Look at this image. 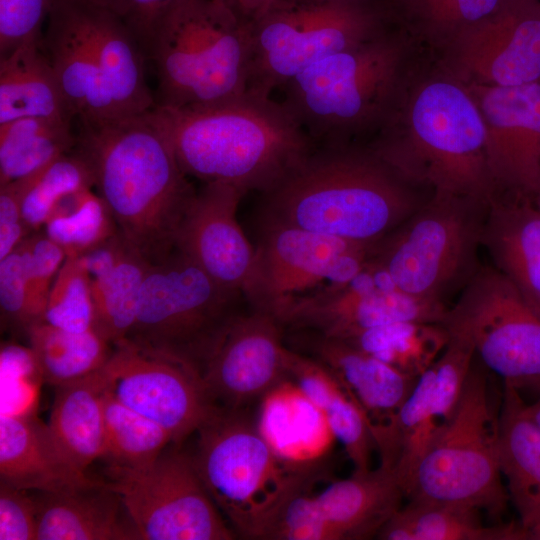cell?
I'll return each instance as SVG.
<instances>
[{"mask_svg":"<svg viewBox=\"0 0 540 540\" xmlns=\"http://www.w3.org/2000/svg\"><path fill=\"white\" fill-rule=\"evenodd\" d=\"M76 151L126 242L150 263L170 255L195 189L182 171L160 115L79 123Z\"/></svg>","mask_w":540,"mask_h":540,"instance_id":"cell-1","label":"cell"},{"mask_svg":"<svg viewBox=\"0 0 540 540\" xmlns=\"http://www.w3.org/2000/svg\"><path fill=\"white\" fill-rule=\"evenodd\" d=\"M414 185L368 144L316 145L262 193L264 222L375 245L420 207Z\"/></svg>","mask_w":540,"mask_h":540,"instance_id":"cell-2","label":"cell"},{"mask_svg":"<svg viewBox=\"0 0 540 540\" xmlns=\"http://www.w3.org/2000/svg\"><path fill=\"white\" fill-rule=\"evenodd\" d=\"M433 195L488 203L496 185L482 115L464 84L440 70L413 81L368 144Z\"/></svg>","mask_w":540,"mask_h":540,"instance_id":"cell-3","label":"cell"},{"mask_svg":"<svg viewBox=\"0 0 540 540\" xmlns=\"http://www.w3.org/2000/svg\"><path fill=\"white\" fill-rule=\"evenodd\" d=\"M182 171L264 193L316 147L281 101L246 91L191 109L155 106Z\"/></svg>","mask_w":540,"mask_h":540,"instance_id":"cell-4","label":"cell"},{"mask_svg":"<svg viewBox=\"0 0 540 540\" xmlns=\"http://www.w3.org/2000/svg\"><path fill=\"white\" fill-rule=\"evenodd\" d=\"M42 45L79 123H100L156 106L141 45L98 0H55Z\"/></svg>","mask_w":540,"mask_h":540,"instance_id":"cell-5","label":"cell"},{"mask_svg":"<svg viewBox=\"0 0 540 540\" xmlns=\"http://www.w3.org/2000/svg\"><path fill=\"white\" fill-rule=\"evenodd\" d=\"M413 38L397 23L291 79L282 102L316 145L379 131L413 74Z\"/></svg>","mask_w":540,"mask_h":540,"instance_id":"cell-6","label":"cell"},{"mask_svg":"<svg viewBox=\"0 0 540 540\" xmlns=\"http://www.w3.org/2000/svg\"><path fill=\"white\" fill-rule=\"evenodd\" d=\"M145 54L157 74L156 106L223 103L247 91L250 24L228 0H180L155 27Z\"/></svg>","mask_w":540,"mask_h":540,"instance_id":"cell-7","label":"cell"},{"mask_svg":"<svg viewBox=\"0 0 540 540\" xmlns=\"http://www.w3.org/2000/svg\"><path fill=\"white\" fill-rule=\"evenodd\" d=\"M195 468L235 533L256 539L283 499L309 484V470L286 462L244 408L217 406L196 431Z\"/></svg>","mask_w":540,"mask_h":540,"instance_id":"cell-8","label":"cell"},{"mask_svg":"<svg viewBox=\"0 0 540 540\" xmlns=\"http://www.w3.org/2000/svg\"><path fill=\"white\" fill-rule=\"evenodd\" d=\"M245 299L174 250L151 263L138 301L134 325L126 338L141 350L195 370L204 368Z\"/></svg>","mask_w":540,"mask_h":540,"instance_id":"cell-9","label":"cell"},{"mask_svg":"<svg viewBox=\"0 0 540 540\" xmlns=\"http://www.w3.org/2000/svg\"><path fill=\"white\" fill-rule=\"evenodd\" d=\"M394 23L382 0H276L250 23L247 90L271 96L312 64Z\"/></svg>","mask_w":540,"mask_h":540,"instance_id":"cell-10","label":"cell"},{"mask_svg":"<svg viewBox=\"0 0 540 540\" xmlns=\"http://www.w3.org/2000/svg\"><path fill=\"white\" fill-rule=\"evenodd\" d=\"M407 498L473 507L495 517L504 512L509 496L502 483L499 417L479 369L472 367L453 414L419 463Z\"/></svg>","mask_w":540,"mask_h":540,"instance_id":"cell-11","label":"cell"},{"mask_svg":"<svg viewBox=\"0 0 540 540\" xmlns=\"http://www.w3.org/2000/svg\"><path fill=\"white\" fill-rule=\"evenodd\" d=\"M487 204L432 195L377 244L373 258L401 291L444 302L450 290L464 286L478 269L480 210Z\"/></svg>","mask_w":540,"mask_h":540,"instance_id":"cell-12","label":"cell"},{"mask_svg":"<svg viewBox=\"0 0 540 540\" xmlns=\"http://www.w3.org/2000/svg\"><path fill=\"white\" fill-rule=\"evenodd\" d=\"M442 324L504 382L540 388V316L496 268L475 271Z\"/></svg>","mask_w":540,"mask_h":540,"instance_id":"cell-13","label":"cell"},{"mask_svg":"<svg viewBox=\"0 0 540 540\" xmlns=\"http://www.w3.org/2000/svg\"><path fill=\"white\" fill-rule=\"evenodd\" d=\"M106 483L120 496L140 540H231L229 528L192 459L165 449L150 465H109Z\"/></svg>","mask_w":540,"mask_h":540,"instance_id":"cell-14","label":"cell"},{"mask_svg":"<svg viewBox=\"0 0 540 540\" xmlns=\"http://www.w3.org/2000/svg\"><path fill=\"white\" fill-rule=\"evenodd\" d=\"M376 245L264 222L245 300L251 308L278 318L292 301L315 292L317 286L349 282L371 259Z\"/></svg>","mask_w":540,"mask_h":540,"instance_id":"cell-15","label":"cell"},{"mask_svg":"<svg viewBox=\"0 0 540 540\" xmlns=\"http://www.w3.org/2000/svg\"><path fill=\"white\" fill-rule=\"evenodd\" d=\"M444 302L401 291L372 257L346 284L323 288L292 301L278 316L284 326L342 339L353 333L394 322L441 323Z\"/></svg>","mask_w":540,"mask_h":540,"instance_id":"cell-16","label":"cell"},{"mask_svg":"<svg viewBox=\"0 0 540 540\" xmlns=\"http://www.w3.org/2000/svg\"><path fill=\"white\" fill-rule=\"evenodd\" d=\"M106 390L154 421L179 444L216 409L203 379L186 365L145 352L124 339L101 369Z\"/></svg>","mask_w":540,"mask_h":540,"instance_id":"cell-17","label":"cell"},{"mask_svg":"<svg viewBox=\"0 0 540 540\" xmlns=\"http://www.w3.org/2000/svg\"><path fill=\"white\" fill-rule=\"evenodd\" d=\"M442 50L441 70L465 85L540 81V0H505Z\"/></svg>","mask_w":540,"mask_h":540,"instance_id":"cell-18","label":"cell"},{"mask_svg":"<svg viewBox=\"0 0 540 540\" xmlns=\"http://www.w3.org/2000/svg\"><path fill=\"white\" fill-rule=\"evenodd\" d=\"M282 328L275 316L258 309L237 316L202 373L216 406L244 408L288 380L290 349Z\"/></svg>","mask_w":540,"mask_h":540,"instance_id":"cell-19","label":"cell"},{"mask_svg":"<svg viewBox=\"0 0 540 540\" xmlns=\"http://www.w3.org/2000/svg\"><path fill=\"white\" fill-rule=\"evenodd\" d=\"M465 86L485 124L488 163L496 188L533 197L540 183V81Z\"/></svg>","mask_w":540,"mask_h":540,"instance_id":"cell-20","label":"cell"},{"mask_svg":"<svg viewBox=\"0 0 540 540\" xmlns=\"http://www.w3.org/2000/svg\"><path fill=\"white\" fill-rule=\"evenodd\" d=\"M304 344L365 414L382 466L398 458L397 417L419 377L399 371L347 342L308 331Z\"/></svg>","mask_w":540,"mask_h":540,"instance_id":"cell-21","label":"cell"},{"mask_svg":"<svg viewBox=\"0 0 540 540\" xmlns=\"http://www.w3.org/2000/svg\"><path fill=\"white\" fill-rule=\"evenodd\" d=\"M244 194L228 183H204L189 203L175 246L219 284L243 296L255 261V247L236 218Z\"/></svg>","mask_w":540,"mask_h":540,"instance_id":"cell-22","label":"cell"},{"mask_svg":"<svg viewBox=\"0 0 540 540\" xmlns=\"http://www.w3.org/2000/svg\"><path fill=\"white\" fill-rule=\"evenodd\" d=\"M59 445L48 424L32 412L1 413L0 482L42 493L96 484Z\"/></svg>","mask_w":540,"mask_h":540,"instance_id":"cell-23","label":"cell"},{"mask_svg":"<svg viewBox=\"0 0 540 540\" xmlns=\"http://www.w3.org/2000/svg\"><path fill=\"white\" fill-rule=\"evenodd\" d=\"M486 207L481 244L503 274L540 316V211L530 197L513 194Z\"/></svg>","mask_w":540,"mask_h":540,"instance_id":"cell-24","label":"cell"},{"mask_svg":"<svg viewBox=\"0 0 540 540\" xmlns=\"http://www.w3.org/2000/svg\"><path fill=\"white\" fill-rule=\"evenodd\" d=\"M81 256L90 279L94 329L114 345L126 339L134 325L151 263L119 231Z\"/></svg>","mask_w":540,"mask_h":540,"instance_id":"cell-25","label":"cell"},{"mask_svg":"<svg viewBox=\"0 0 540 540\" xmlns=\"http://www.w3.org/2000/svg\"><path fill=\"white\" fill-rule=\"evenodd\" d=\"M35 499L37 540H140L120 496L106 481L39 492Z\"/></svg>","mask_w":540,"mask_h":540,"instance_id":"cell-26","label":"cell"},{"mask_svg":"<svg viewBox=\"0 0 540 540\" xmlns=\"http://www.w3.org/2000/svg\"><path fill=\"white\" fill-rule=\"evenodd\" d=\"M405 497L394 469L380 465L335 481L315 496L337 540L377 537Z\"/></svg>","mask_w":540,"mask_h":540,"instance_id":"cell-27","label":"cell"},{"mask_svg":"<svg viewBox=\"0 0 540 540\" xmlns=\"http://www.w3.org/2000/svg\"><path fill=\"white\" fill-rule=\"evenodd\" d=\"M519 390L504 382L499 458L521 526L540 540V430L526 417Z\"/></svg>","mask_w":540,"mask_h":540,"instance_id":"cell-28","label":"cell"},{"mask_svg":"<svg viewBox=\"0 0 540 540\" xmlns=\"http://www.w3.org/2000/svg\"><path fill=\"white\" fill-rule=\"evenodd\" d=\"M42 40L0 57V124L25 117L75 119Z\"/></svg>","mask_w":540,"mask_h":540,"instance_id":"cell-29","label":"cell"},{"mask_svg":"<svg viewBox=\"0 0 540 540\" xmlns=\"http://www.w3.org/2000/svg\"><path fill=\"white\" fill-rule=\"evenodd\" d=\"M101 369L80 380L55 387L48 423L59 445L84 471L105 454L106 387Z\"/></svg>","mask_w":540,"mask_h":540,"instance_id":"cell-30","label":"cell"},{"mask_svg":"<svg viewBox=\"0 0 540 540\" xmlns=\"http://www.w3.org/2000/svg\"><path fill=\"white\" fill-rule=\"evenodd\" d=\"M479 509L409 500L381 528L382 540H526L520 523L485 526Z\"/></svg>","mask_w":540,"mask_h":540,"instance_id":"cell-31","label":"cell"},{"mask_svg":"<svg viewBox=\"0 0 540 540\" xmlns=\"http://www.w3.org/2000/svg\"><path fill=\"white\" fill-rule=\"evenodd\" d=\"M293 379L302 395L322 414L332 435L342 443L354 472L371 470L375 443L367 418L333 373L321 362L307 359L297 365Z\"/></svg>","mask_w":540,"mask_h":540,"instance_id":"cell-32","label":"cell"},{"mask_svg":"<svg viewBox=\"0 0 540 540\" xmlns=\"http://www.w3.org/2000/svg\"><path fill=\"white\" fill-rule=\"evenodd\" d=\"M26 335L42 380L54 387L97 372L113 351V344L95 329L71 332L41 321Z\"/></svg>","mask_w":540,"mask_h":540,"instance_id":"cell-33","label":"cell"},{"mask_svg":"<svg viewBox=\"0 0 540 540\" xmlns=\"http://www.w3.org/2000/svg\"><path fill=\"white\" fill-rule=\"evenodd\" d=\"M72 122L25 117L0 124V186L25 179L76 144Z\"/></svg>","mask_w":540,"mask_h":540,"instance_id":"cell-34","label":"cell"},{"mask_svg":"<svg viewBox=\"0 0 540 540\" xmlns=\"http://www.w3.org/2000/svg\"><path fill=\"white\" fill-rule=\"evenodd\" d=\"M340 340L403 373L420 377L444 350L449 333L441 323L403 321L365 329Z\"/></svg>","mask_w":540,"mask_h":540,"instance_id":"cell-35","label":"cell"},{"mask_svg":"<svg viewBox=\"0 0 540 540\" xmlns=\"http://www.w3.org/2000/svg\"><path fill=\"white\" fill-rule=\"evenodd\" d=\"M505 0H385L399 26L443 48L461 32L496 12Z\"/></svg>","mask_w":540,"mask_h":540,"instance_id":"cell-36","label":"cell"},{"mask_svg":"<svg viewBox=\"0 0 540 540\" xmlns=\"http://www.w3.org/2000/svg\"><path fill=\"white\" fill-rule=\"evenodd\" d=\"M42 230L66 256H80L102 244L119 230L94 188L62 198L50 213Z\"/></svg>","mask_w":540,"mask_h":540,"instance_id":"cell-37","label":"cell"},{"mask_svg":"<svg viewBox=\"0 0 540 540\" xmlns=\"http://www.w3.org/2000/svg\"><path fill=\"white\" fill-rule=\"evenodd\" d=\"M105 454L109 465L143 468L153 463L172 442L160 425L104 394Z\"/></svg>","mask_w":540,"mask_h":540,"instance_id":"cell-38","label":"cell"},{"mask_svg":"<svg viewBox=\"0 0 540 540\" xmlns=\"http://www.w3.org/2000/svg\"><path fill=\"white\" fill-rule=\"evenodd\" d=\"M23 217L33 233L42 230L57 203L73 192L94 188L91 170L74 149L30 177L14 182Z\"/></svg>","mask_w":540,"mask_h":540,"instance_id":"cell-39","label":"cell"},{"mask_svg":"<svg viewBox=\"0 0 540 540\" xmlns=\"http://www.w3.org/2000/svg\"><path fill=\"white\" fill-rule=\"evenodd\" d=\"M433 364L418 378L397 417L398 458L394 471L408 497L416 470L441 424L432 411Z\"/></svg>","mask_w":540,"mask_h":540,"instance_id":"cell-40","label":"cell"},{"mask_svg":"<svg viewBox=\"0 0 540 540\" xmlns=\"http://www.w3.org/2000/svg\"><path fill=\"white\" fill-rule=\"evenodd\" d=\"M43 321L71 332L94 329L89 275L82 256H66L47 300Z\"/></svg>","mask_w":540,"mask_h":540,"instance_id":"cell-41","label":"cell"},{"mask_svg":"<svg viewBox=\"0 0 540 540\" xmlns=\"http://www.w3.org/2000/svg\"><path fill=\"white\" fill-rule=\"evenodd\" d=\"M305 485L286 496L260 529L256 539L337 540L315 496Z\"/></svg>","mask_w":540,"mask_h":540,"instance_id":"cell-42","label":"cell"},{"mask_svg":"<svg viewBox=\"0 0 540 540\" xmlns=\"http://www.w3.org/2000/svg\"><path fill=\"white\" fill-rule=\"evenodd\" d=\"M474 357L475 351L465 339L449 334L447 345L433 363L432 411L441 425L456 408Z\"/></svg>","mask_w":540,"mask_h":540,"instance_id":"cell-43","label":"cell"},{"mask_svg":"<svg viewBox=\"0 0 540 540\" xmlns=\"http://www.w3.org/2000/svg\"><path fill=\"white\" fill-rule=\"evenodd\" d=\"M32 325L43 321L53 281L66 253L44 231L31 233L24 241Z\"/></svg>","mask_w":540,"mask_h":540,"instance_id":"cell-44","label":"cell"},{"mask_svg":"<svg viewBox=\"0 0 540 540\" xmlns=\"http://www.w3.org/2000/svg\"><path fill=\"white\" fill-rule=\"evenodd\" d=\"M55 0H0V57L43 39L42 27Z\"/></svg>","mask_w":540,"mask_h":540,"instance_id":"cell-45","label":"cell"},{"mask_svg":"<svg viewBox=\"0 0 540 540\" xmlns=\"http://www.w3.org/2000/svg\"><path fill=\"white\" fill-rule=\"evenodd\" d=\"M0 309L2 320L26 334L32 318L23 242L0 259Z\"/></svg>","mask_w":540,"mask_h":540,"instance_id":"cell-46","label":"cell"},{"mask_svg":"<svg viewBox=\"0 0 540 540\" xmlns=\"http://www.w3.org/2000/svg\"><path fill=\"white\" fill-rule=\"evenodd\" d=\"M0 540H37V502L27 490L0 482Z\"/></svg>","mask_w":540,"mask_h":540,"instance_id":"cell-47","label":"cell"},{"mask_svg":"<svg viewBox=\"0 0 540 540\" xmlns=\"http://www.w3.org/2000/svg\"><path fill=\"white\" fill-rule=\"evenodd\" d=\"M98 1L115 12L127 24L145 53L155 27L166 12L180 0Z\"/></svg>","mask_w":540,"mask_h":540,"instance_id":"cell-48","label":"cell"},{"mask_svg":"<svg viewBox=\"0 0 540 540\" xmlns=\"http://www.w3.org/2000/svg\"><path fill=\"white\" fill-rule=\"evenodd\" d=\"M32 232L23 217L18 187L0 186V259L16 249Z\"/></svg>","mask_w":540,"mask_h":540,"instance_id":"cell-49","label":"cell"},{"mask_svg":"<svg viewBox=\"0 0 540 540\" xmlns=\"http://www.w3.org/2000/svg\"><path fill=\"white\" fill-rule=\"evenodd\" d=\"M247 23L253 22L276 0H228Z\"/></svg>","mask_w":540,"mask_h":540,"instance_id":"cell-50","label":"cell"},{"mask_svg":"<svg viewBox=\"0 0 540 540\" xmlns=\"http://www.w3.org/2000/svg\"><path fill=\"white\" fill-rule=\"evenodd\" d=\"M526 417L540 430V400L531 405L524 404Z\"/></svg>","mask_w":540,"mask_h":540,"instance_id":"cell-51","label":"cell"},{"mask_svg":"<svg viewBox=\"0 0 540 540\" xmlns=\"http://www.w3.org/2000/svg\"><path fill=\"white\" fill-rule=\"evenodd\" d=\"M533 197L535 198L534 204L537 207V209L540 211V183Z\"/></svg>","mask_w":540,"mask_h":540,"instance_id":"cell-52","label":"cell"},{"mask_svg":"<svg viewBox=\"0 0 540 540\" xmlns=\"http://www.w3.org/2000/svg\"><path fill=\"white\" fill-rule=\"evenodd\" d=\"M383 1H385V0H383Z\"/></svg>","mask_w":540,"mask_h":540,"instance_id":"cell-53","label":"cell"}]
</instances>
